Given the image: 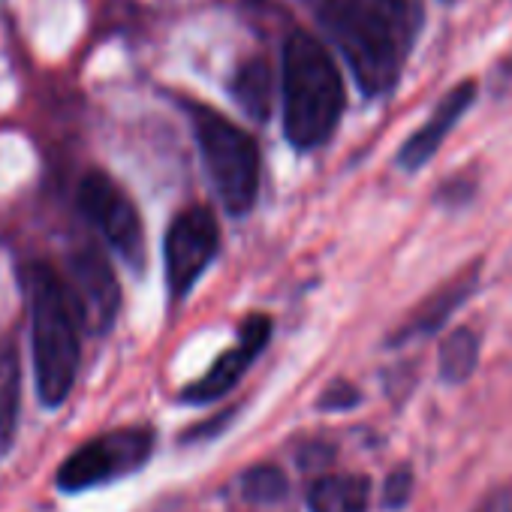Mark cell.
Returning <instances> with one entry per match:
<instances>
[{
    "label": "cell",
    "mask_w": 512,
    "mask_h": 512,
    "mask_svg": "<svg viewBox=\"0 0 512 512\" xmlns=\"http://www.w3.org/2000/svg\"><path fill=\"white\" fill-rule=\"evenodd\" d=\"M25 290L31 305V347L37 395L46 407H61L79 374V320L64 281L49 266H28Z\"/></svg>",
    "instance_id": "6da1fadb"
},
{
    "label": "cell",
    "mask_w": 512,
    "mask_h": 512,
    "mask_svg": "<svg viewBox=\"0 0 512 512\" xmlns=\"http://www.w3.org/2000/svg\"><path fill=\"white\" fill-rule=\"evenodd\" d=\"M344 109L341 73L320 40L296 31L284 46V130L296 148L323 145Z\"/></svg>",
    "instance_id": "7a4b0ae2"
},
{
    "label": "cell",
    "mask_w": 512,
    "mask_h": 512,
    "mask_svg": "<svg viewBox=\"0 0 512 512\" xmlns=\"http://www.w3.org/2000/svg\"><path fill=\"white\" fill-rule=\"evenodd\" d=\"M320 19L368 97L395 85L401 64L398 22L383 7L374 0H326Z\"/></svg>",
    "instance_id": "3957f363"
},
{
    "label": "cell",
    "mask_w": 512,
    "mask_h": 512,
    "mask_svg": "<svg viewBox=\"0 0 512 512\" xmlns=\"http://www.w3.org/2000/svg\"><path fill=\"white\" fill-rule=\"evenodd\" d=\"M193 130L208 169V178L229 214H244L260 190V151L256 142L229 118L199 106L193 109Z\"/></svg>",
    "instance_id": "277c9868"
},
{
    "label": "cell",
    "mask_w": 512,
    "mask_h": 512,
    "mask_svg": "<svg viewBox=\"0 0 512 512\" xmlns=\"http://www.w3.org/2000/svg\"><path fill=\"white\" fill-rule=\"evenodd\" d=\"M154 449V434L148 428H124L103 434L85 446H79L58 470L61 491H85L127 473H136Z\"/></svg>",
    "instance_id": "5b68a950"
},
{
    "label": "cell",
    "mask_w": 512,
    "mask_h": 512,
    "mask_svg": "<svg viewBox=\"0 0 512 512\" xmlns=\"http://www.w3.org/2000/svg\"><path fill=\"white\" fill-rule=\"evenodd\" d=\"M79 208L133 272L145 266V232H142L139 211L109 175L88 172L82 178Z\"/></svg>",
    "instance_id": "8992f818"
},
{
    "label": "cell",
    "mask_w": 512,
    "mask_h": 512,
    "mask_svg": "<svg viewBox=\"0 0 512 512\" xmlns=\"http://www.w3.org/2000/svg\"><path fill=\"white\" fill-rule=\"evenodd\" d=\"M67 296L79 326L88 335H106L121 308L118 278L97 247H79L67 263Z\"/></svg>",
    "instance_id": "52a82bcc"
},
{
    "label": "cell",
    "mask_w": 512,
    "mask_h": 512,
    "mask_svg": "<svg viewBox=\"0 0 512 512\" xmlns=\"http://www.w3.org/2000/svg\"><path fill=\"white\" fill-rule=\"evenodd\" d=\"M217 241H220L217 220L208 208H187L172 220L166 232L163 256H166V284L175 299L187 296L190 287L202 278V272L217 253Z\"/></svg>",
    "instance_id": "ba28073f"
},
{
    "label": "cell",
    "mask_w": 512,
    "mask_h": 512,
    "mask_svg": "<svg viewBox=\"0 0 512 512\" xmlns=\"http://www.w3.org/2000/svg\"><path fill=\"white\" fill-rule=\"evenodd\" d=\"M269 335H272V320L269 317L253 314L250 320H244L238 347L235 350H226L196 383H190L184 389V401L205 404V401H214V398L226 395L241 380V374L247 371V365L263 353V347L269 344Z\"/></svg>",
    "instance_id": "9c48e42d"
},
{
    "label": "cell",
    "mask_w": 512,
    "mask_h": 512,
    "mask_svg": "<svg viewBox=\"0 0 512 512\" xmlns=\"http://www.w3.org/2000/svg\"><path fill=\"white\" fill-rule=\"evenodd\" d=\"M473 97H476V85H473V82L455 85V88L440 100V106H437L434 115L425 121V127L416 130V133L404 142V148H401V154H398V163H401L404 169H410V172L419 169V166H425V163L434 157V151L443 145L446 133L455 127V121L467 112V106L473 103Z\"/></svg>",
    "instance_id": "30bf717a"
},
{
    "label": "cell",
    "mask_w": 512,
    "mask_h": 512,
    "mask_svg": "<svg viewBox=\"0 0 512 512\" xmlns=\"http://www.w3.org/2000/svg\"><path fill=\"white\" fill-rule=\"evenodd\" d=\"M371 482L365 476L332 473L311 485L308 509L311 512H368Z\"/></svg>",
    "instance_id": "8fae6325"
},
{
    "label": "cell",
    "mask_w": 512,
    "mask_h": 512,
    "mask_svg": "<svg viewBox=\"0 0 512 512\" xmlns=\"http://www.w3.org/2000/svg\"><path fill=\"white\" fill-rule=\"evenodd\" d=\"M19 350L13 344H0V455L13 446L16 425H19Z\"/></svg>",
    "instance_id": "7c38bea8"
},
{
    "label": "cell",
    "mask_w": 512,
    "mask_h": 512,
    "mask_svg": "<svg viewBox=\"0 0 512 512\" xmlns=\"http://www.w3.org/2000/svg\"><path fill=\"white\" fill-rule=\"evenodd\" d=\"M229 91H232L235 103L247 115H253L256 121L269 118V112H272V70H269L266 61H250V64H244L235 73Z\"/></svg>",
    "instance_id": "4fadbf2b"
},
{
    "label": "cell",
    "mask_w": 512,
    "mask_h": 512,
    "mask_svg": "<svg viewBox=\"0 0 512 512\" xmlns=\"http://www.w3.org/2000/svg\"><path fill=\"white\" fill-rule=\"evenodd\" d=\"M473 278H476V275L458 278L452 287H443L440 293H434L416 314H410V323L404 326V332L398 335L395 344H401L404 338H413V335H428V332H434L437 326H443L446 317L455 311V305H461V302L467 299V293H470V287H473Z\"/></svg>",
    "instance_id": "5bb4252c"
},
{
    "label": "cell",
    "mask_w": 512,
    "mask_h": 512,
    "mask_svg": "<svg viewBox=\"0 0 512 512\" xmlns=\"http://www.w3.org/2000/svg\"><path fill=\"white\" fill-rule=\"evenodd\" d=\"M479 359V341L470 329L452 332L440 347V374L446 383H461L473 374Z\"/></svg>",
    "instance_id": "9a60e30c"
},
{
    "label": "cell",
    "mask_w": 512,
    "mask_h": 512,
    "mask_svg": "<svg viewBox=\"0 0 512 512\" xmlns=\"http://www.w3.org/2000/svg\"><path fill=\"white\" fill-rule=\"evenodd\" d=\"M290 491L287 473L275 464H260V467H250L241 476V494L250 503H278L284 500Z\"/></svg>",
    "instance_id": "2e32d148"
},
{
    "label": "cell",
    "mask_w": 512,
    "mask_h": 512,
    "mask_svg": "<svg viewBox=\"0 0 512 512\" xmlns=\"http://www.w3.org/2000/svg\"><path fill=\"white\" fill-rule=\"evenodd\" d=\"M410 491H413V476H410L407 467H398V470L386 479L383 500H386V506L398 509V506H404V503L410 500Z\"/></svg>",
    "instance_id": "e0dca14e"
},
{
    "label": "cell",
    "mask_w": 512,
    "mask_h": 512,
    "mask_svg": "<svg viewBox=\"0 0 512 512\" xmlns=\"http://www.w3.org/2000/svg\"><path fill=\"white\" fill-rule=\"evenodd\" d=\"M356 401H359V392H356L350 383H335V386L326 389L320 407H323V410H347V407H353Z\"/></svg>",
    "instance_id": "ac0fdd59"
},
{
    "label": "cell",
    "mask_w": 512,
    "mask_h": 512,
    "mask_svg": "<svg viewBox=\"0 0 512 512\" xmlns=\"http://www.w3.org/2000/svg\"><path fill=\"white\" fill-rule=\"evenodd\" d=\"M476 512H512V494H509L506 488L491 491V494L476 506Z\"/></svg>",
    "instance_id": "d6986e66"
}]
</instances>
